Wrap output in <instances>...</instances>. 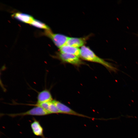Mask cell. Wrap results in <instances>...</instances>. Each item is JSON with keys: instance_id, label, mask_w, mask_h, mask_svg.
I'll use <instances>...</instances> for the list:
<instances>
[{"instance_id": "1", "label": "cell", "mask_w": 138, "mask_h": 138, "mask_svg": "<svg viewBox=\"0 0 138 138\" xmlns=\"http://www.w3.org/2000/svg\"><path fill=\"white\" fill-rule=\"evenodd\" d=\"M80 57L84 60L101 64L110 71L116 72L117 70L112 64L96 55L88 47L84 45L81 47Z\"/></svg>"}, {"instance_id": "2", "label": "cell", "mask_w": 138, "mask_h": 138, "mask_svg": "<svg viewBox=\"0 0 138 138\" xmlns=\"http://www.w3.org/2000/svg\"><path fill=\"white\" fill-rule=\"evenodd\" d=\"M50 114L47 111L39 106H35L26 112L17 113L2 114L12 117L26 116H43Z\"/></svg>"}, {"instance_id": "3", "label": "cell", "mask_w": 138, "mask_h": 138, "mask_svg": "<svg viewBox=\"0 0 138 138\" xmlns=\"http://www.w3.org/2000/svg\"><path fill=\"white\" fill-rule=\"evenodd\" d=\"M44 35L50 38L55 45L60 48L66 44L69 38L65 35L59 33H54L51 30H46Z\"/></svg>"}, {"instance_id": "4", "label": "cell", "mask_w": 138, "mask_h": 138, "mask_svg": "<svg viewBox=\"0 0 138 138\" xmlns=\"http://www.w3.org/2000/svg\"><path fill=\"white\" fill-rule=\"evenodd\" d=\"M58 56L62 61L73 65H79L84 63L79 57L74 55L60 52Z\"/></svg>"}, {"instance_id": "5", "label": "cell", "mask_w": 138, "mask_h": 138, "mask_svg": "<svg viewBox=\"0 0 138 138\" xmlns=\"http://www.w3.org/2000/svg\"><path fill=\"white\" fill-rule=\"evenodd\" d=\"M52 102L55 104L61 113H64L86 117L91 118L85 115L78 113L59 101L53 100Z\"/></svg>"}, {"instance_id": "6", "label": "cell", "mask_w": 138, "mask_h": 138, "mask_svg": "<svg viewBox=\"0 0 138 138\" xmlns=\"http://www.w3.org/2000/svg\"><path fill=\"white\" fill-rule=\"evenodd\" d=\"M53 100L50 92L45 89L39 92L37 97V103L52 101Z\"/></svg>"}, {"instance_id": "7", "label": "cell", "mask_w": 138, "mask_h": 138, "mask_svg": "<svg viewBox=\"0 0 138 138\" xmlns=\"http://www.w3.org/2000/svg\"><path fill=\"white\" fill-rule=\"evenodd\" d=\"M86 42V38H83L69 37L66 45L78 48L83 46Z\"/></svg>"}, {"instance_id": "8", "label": "cell", "mask_w": 138, "mask_h": 138, "mask_svg": "<svg viewBox=\"0 0 138 138\" xmlns=\"http://www.w3.org/2000/svg\"><path fill=\"white\" fill-rule=\"evenodd\" d=\"M60 52L64 53L74 55L80 57V49L78 48L65 45L59 48Z\"/></svg>"}, {"instance_id": "9", "label": "cell", "mask_w": 138, "mask_h": 138, "mask_svg": "<svg viewBox=\"0 0 138 138\" xmlns=\"http://www.w3.org/2000/svg\"><path fill=\"white\" fill-rule=\"evenodd\" d=\"M31 127L33 133L35 135L45 138L43 134L42 127L38 121L34 119L31 124Z\"/></svg>"}, {"instance_id": "10", "label": "cell", "mask_w": 138, "mask_h": 138, "mask_svg": "<svg viewBox=\"0 0 138 138\" xmlns=\"http://www.w3.org/2000/svg\"><path fill=\"white\" fill-rule=\"evenodd\" d=\"M15 18L22 22L30 24L34 19L30 15L20 12H16L12 15Z\"/></svg>"}, {"instance_id": "11", "label": "cell", "mask_w": 138, "mask_h": 138, "mask_svg": "<svg viewBox=\"0 0 138 138\" xmlns=\"http://www.w3.org/2000/svg\"><path fill=\"white\" fill-rule=\"evenodd\" d=\"M30 24L34 27L40 29H44L45 30L50 29L49 27L44 23L34 19Z\"/></svg>"}, {"instance_id": "12", "label": "cell", "mask_w": 138, "mask_h": 138, "mask_svg": "<svg viewBox=\"0 0 138 138\" xmlns=\"http://www.w3.org/2000/svg\"><path fill=\"white\" fill-rule=\"evenodd\" d=\"M52 101L50 102L48 111L50 114L52 113H61Z\"/></svg>"}, {"instance_id": "13", "label": "cell", "mask_w": 138, "mask_h": 138, "mask_svg": "<svg viewBox=\"0 0 138 138\" xmlns=\"http://www.w3.org/2000/svg\"></svg>"}]
</instances>
